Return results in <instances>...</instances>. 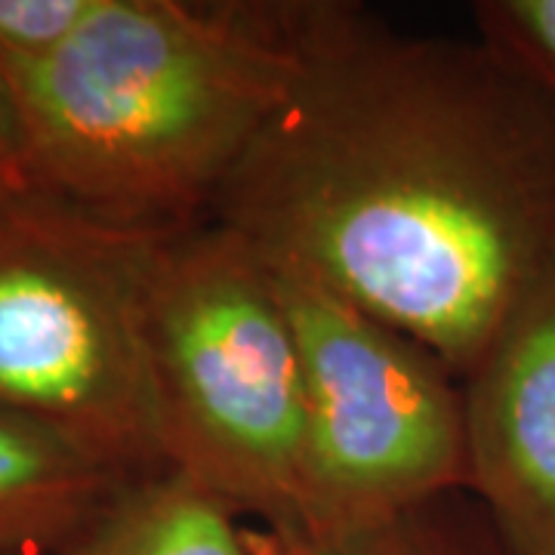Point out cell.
Returning a JSON list of instances; mask_svg holds the SVG:
<instances>
[{"label":"cell","mask_w":555,"mask_h":555,"mask_svg":"<svg viewBox=\"0 0 555 555\" xmlns=\"http://www.w3.org/2000/svg\"><path fill=\"white\" fill-rule=\"evenodd\" d=\"M210 219L463 383L555 269V105L485 40L306 3L302 72Z\"/></svg>","instance_id":"cell-1"},{"label":"cell","mask_w":555,"mask_h":555,"mask_svg":"<svg viewBox=\"0 0 555 555\" xmlns=\"http://www.w3.org/2000/svg\"><path fill=\"white\" fill-rule=\"evenodd\" d=\"M306 3L100 0L72 38L0 60L31 195L133 232L214 214L302 72Z\"/></svg>","instance_id":"cell-2"},{"label":"cell","mask_w":555,"mask_h":555,"mask_svg":"<svg viewBox=\"0 0 555 555\" xmlns=\"http://www.w3.org/2000/svg\"><path fill=\"white\" fill-rule=\"evenodd\" d=\"M145 339L167 463L262 531L294 537L302 374L257 247L214 219L164 232L145 278Z\"/></svg>","instance_id":"cell-3"},{"label":"cell","mask_w":555,"mask_h":555,"mask_svg":"<svg viewBox=\"0 0 555 555\" xmlns=\"http://www.w3.org/2000/svg\"><path fill=\"white\" fill-rule=\"evenodd\" d=\"M160 235L31 192L0 210V414L118 478L170 466L145 339V278Z\"/></svg>","instance_id":"cell-4"},{"label":"cell","mask_w":555,"mask_h":555,"mask_svg":"<svg viewBox=\"0 0 555 555\" xmlns=\"http://www.w3.org/2000/svg\"><path fill=\"white\" fill-rule=\"evenodd\" d=\"M262 259L302 374L294 540L337 543L466 491L460 379L297 262Z\"/></svg>","instance_id":"cell-5"},{"label":"cell","mask_w":555,"mask_h":555,"mask_svg":"<svg viewBox=\"0 0 555 555\" xmlns=\"http://www.w3.org/2000/svg\"><path fill=\"white\" fill-rule=\"evenodd\" d=\"M469 485L503 555H555V269L466 374Z\"/></svg>","instance_id":"cell-6"},{"label":"cell","mask_w":555,"mask_h":555,"mask_svg":"<svg viewBox=\"0 0 555 555\" xmlns=\"http://www.w3.org/2000/svg\"><path fill=\"white\" fill-rule=\"evenodd\" d=\"M238 509L167 466L127 478L53 555H257Z\"/></svg>","instance_id":"cell-7"},{"label":"cell","mask_w":555,"mask_h":555,"mask_svg":"<svg viewBox=\"0 0 555 555\" xmlns=\"http://www.w3.org/2000/svg\"><path fill=\"white\" fill-rule=\"evenodd\" d=\"M120 481L43 429L0 414V555H53Z\"/></svg>","instance_id":"cell-8"},{"label":"cell","mask_w":555,"mask_h":555,"mask_svg":"<svg viewBox=\"0 0 555 555\" xmlns=\"http://www.w3.org/2000/svg\"><path fill=\"white\" fill-rule=\"evenodd\" d=\"M478 40L513 62L555 105V0H478Z\"/></svg>","instance_id":"cell-9"},{"label":"cell","mask_w":555,"mask_h":555,"mask_svg":"<svg viewBox=\"0 0 555 555\" xmlns=\"http://www.w3.org/2000/svg\"><path fill=\"white\" fill-rule=\"evenodd\" d=\"M438 503L337 543H324V546L299 543V546L302 555H503L491 528L485 540L469 537L466 531H454L436 516Z\"/></svg>","instance_id":"cell-10"},{"label":"cell","mask_w":555,"mask_h":555,"mask_svg":"<svg viewBox=\"0 0 555 555\" xmlns=\"http://www.w3.org/2000/svg\"><path fill=\"white\" fill-rule=\"evenodd\" d=\"M100 0H0V60H35L72 38Z\"/></svg>","instance_id":"cell-11"},{"label":"cell","mask_w":555,"mask_h":555,"mask_svg":"<svg viewBox=\"0 0 555 555\" xmlns=\"http://www.w3.org/2000/svg\"><path fill=\"white\" fill-rule=\"evenodd\" d=\"M25 192H28V185H25V179L20 173V160H16V152H13L7 118H3V105H0V210L10 201L22 198Z\"/></svg>","instance_id":"cell-12"},{"label":"cell","mask_w":555,"mask_h":555,"mask_svg":"<svg viewBox=\"0 0 555 555\" xmlns=\"http://www.w3.org/2000/svg\"><path fill=\"white\" fill-rule=\"evenodd\" d=\"M250 543L257 555H302L299 540L275 534V531H250Z\"/></svg>","instance_id":"cell-13"}]
</instances>
